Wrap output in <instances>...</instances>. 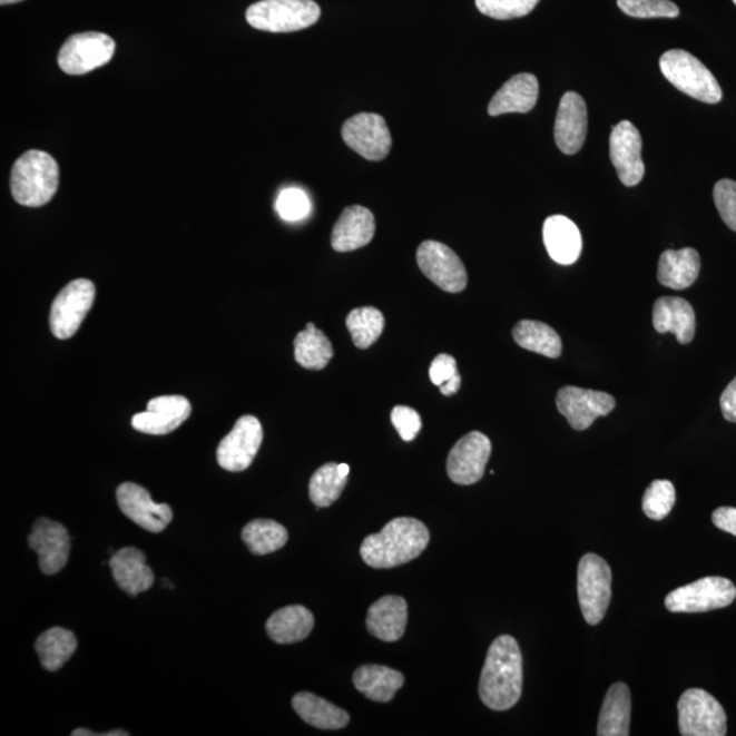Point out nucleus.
Listing matches in <instances>:
<instances>
[{
    "mask_svg": "<svg viewBox=\"0 0 736 736\" xmlns=\"http://www.w3.org/2000/svg\"><path fill=\"white\" fill-rule=\"evenodd\" d=\"M588 111L586 101L576 92H566L559 102L556 120V143L565 155H576L586 143Z\"/></svg>",
    "mask_w": 736,
    "mask_h": 736,
    "instance_id": "nucleus-20",
    "label": "nucleus"
},
{
    "mask_svg": "<svg viewBox=\"0 0 736 736\" xmlns=\"http://www.w3.org/2000/svg\"><path fill=\"white\" fill-rule=\"evenodd\" d=\"M543 241L552 261L559 265H573L580 258L582 237L579 227L561 215L547 218Z\"/></svg>",
    "mask_w": 736,
    "mask_h": 736,
    "instance_id": "nucleus-25",
    "label": "nucleus"
},
{
    "mask_svg": "<svg viewBox=\"0 0 736 736\" xmlns=\"http://www.w3.org/2000/svg\"><path fill=\"white\" fill-rule=\"evenodd\" d=\"M294 345L296 362L307 370L325 369L334 355L331 340L324 332L316 330L312 322L307 324L306 331L297 334Z\"/></svg>",
    "mask_w": 736,
    "mask_h": 736,
    "instance_id": "nucleus-34",
    "label": "nucleus"
},
{
    "mask_svg": "<svg viewBox=\"0 0 736 736\" xmlns=\"http://www.w3.org/2000/svg\"><path fill=\"white\" fill-rule=\"evenodd\" d=\"M294 707L302 720L320 729H340L349 726L350 715L326 699L312 695V693H300L292 698Z\"/></svg>",
    "mask_w": 736,
    "mask_h": 736,
    "instance_id": "nucleus-31",
    "label": "nucleus"
},
{
    "mask_svg": "<svg viewBox=\"0 0 736 736\" xmlns=\"http://www.w3.org/2000/svg\"><path fill=\"white\" fill-rule=\"evenodd\" d=\"M419 269L438 287L459 294L467 288L468 275L464 264L452 248L435 241H425L418 248Z\"/></svg>",
    "mask_w": 736,
    "mask_h": 736,
    "instance_id": "nucleus-11",
    "label": "nucleus"
},
{
    "mask_svg": "<svg viewBox=\"0 0 736 736\" xmlns=\"http://www.w3.org/2000/svg\"><path fill=\"white\" fill-rule=\"evenodd\" d=\"M675 501L677 492L670 480H655L645 491L642 510L650 520L661 521L671 513Z\"/></svg>",
    "mask_w": 736,
    "mask_h": 736,
    "instance_id": "nucleus-38",
    "label": "nucleus"
},
{
    "mask_svg": "<svg viewBox=\"0 0 736 736\" xmlns=\"http://www.w3.org/2000/svg\"><path fill=\"white\" fill-rule=\"evenodd\" d=\"M346 479L336 462L322 465L310 479V500L316 508H327L336 502L346 485Z\"/></svg>",
    "mask_w": 736,
    "mask_h": 736,
    "instance_id": "nucleus-36",
    "label": "nucleus"
},
{
    "mask_svg": "<svg viewBox=\"0 0 736 736\" xmlns=\"http://www.w3.org/2000/svg\"><path fill=\"white\" fill-rule=\"evenodd\" d=\"M631 697L628 685L614 684L601 707L598 735L628 736L630 734Z\"/></svg>",
    "mask_w": 736,
    "mask_h": 736,
    "instance_id": "nucleus-28",
    "label": "nucleus"
},
{
    "mask_svg": "<svg viewBox=\"0 0 736 736\" xmlns=\"http://www.w3.org/2000/svg\"><path fill=\"white\" fill-rule=\"evenodd\" d=\"M616 405L611 394L591 389L565 386L557 394L558 411L577 431L591 428L596 419L607 416Z\"/></svg>",
    "mask_w": 736,
    "mask_h": 736,
    "instance_id": "nucleus-14",
    "label": "nucleus"
},
{
    "mask_svg": "<svg viewBox=\"0 0 736 736\" xmlns=\"http://www.w3.org/2000/svg\"><path fill=\"white\" fill-rule=\"evenodd\" d=\"M346 327L352 342L361 350H367L381 337L385 330V318L379 308L361 307L352 310L346 318Z\"/></svg>",
    "mask_w": 736,
    "mask_h": 736,
    "instance_id": "nucleus-37",
    "label": "nucleus"
},
{
    "mask_svg": "<svg viewBox=\"0 0 736 736\" xmlns=\"http://www.w3.org/2000/svg\"><path fill=\"white\" fill-rule=\"evenodd\" d=\"M109 569L121 591L130 596L149 591L155 582L154 571L146 565V557L136 547H126L109 559Z\"/></svg>",
    "mask_w": 736,
    "mask_h": 736,
    "instance_id": "nucleus-23",
    "label": "nucleus"
},
{
    "mask_svg": "<svg viewBox=\"0 0 736 736\" xmlns=\"http://www.w3.org/2000/svg\"><path fill=\"white\" fill-rule=\"evenodd\" d=\"M491 441L479 431L461 438L450 450L448 474L455 484L471 485L484 477L491 455Z\"/></svg>",
    "mask_w": 736,
    "mask_h": 736,
    "instance_id": "nucleus-15",
    "label": "nucleus"
},
{
    "mask_svg": "<svg viewBox=\"0 0 736 736\" xmlns=\"http://www.w3.org/2000/svg\"><path fill=\"white\" fill-rule=\"evenodd\" d=\"M321 17L314 0H261L248 8L246 20L258 30L290 33L313 27Z\"/></svg>",
    "mask_w": 736,
    "mask_h": 736,
    "instance_id": "nucleus-5",
    "label": "nucleus"
},
{
    "mask_svg": "<svg viewBox=\"0 0 736 736\" xmlns=\"http://www.w3.org/2000/svg\"><path fill=\"white\" fill-rule=\"evenodd\" d=\"M276 209L283 220L301 222L310 215L312 203L301 188L291 187L279 193Z\"/></svg>",
    "mask_w": 736,
    "mask_h": 736,
    "instance_id": "nucleus-41",
    "label": "nucleus"
},
{
    "mask_svg": "<svg viewBox=\"0 0 736 736\" xmlns=\"http://www.w3.org/2000/svg\"><path fill=\"white\" fill-rule=\"evenodd\" d=\"M263 440L264 430L258 419L242 416L217 448L218 465L228 472L246 471L253 464Z\"/></svg>",
    "mask_w": 736,
    "mask_h": 736,
    "instance_id": "nucleus-12",
    "label": "nucleus"
},
{
    "mask_svg": "<svg viewBox=\"0 0 736 736\" xmlns=\"http://www.w3.org/2000/svg\"><path fill=\"white\" fill-rule=\"evenodd\" d=\"M392 423L394 429L405 442L415 440L422 430V418L413 408L399 405L392 411Z\"/></svg>",
    "mask_w": 736,
    "mask_h": 736,
    "instance_id": "nucleus-43",
    "label": "nucleus"
},
{
    "mask_svg": "<svg viewBox=\"0 0 736 736\" xmlns=\"http://www.w3.org/2000/svg\"><path fill=\"white\" fill-rule=\"evenodd\" d=\"M522 693V656L512 636L498 637L491 644L480 675L479 696L487 708H513Z\"/></svg>",
    "mask_w": 736,
    "mask_h": 736,
    "instance_id": "nucleus-1",
    "label": "nucleus"
},
{
    "mask_svg": "<svg viewBox=\"0 0 736 736\" xmlns=\"http://www.w3.org/2000/svg\"><path fill=\"white\" fill-rule=\"evenodd\" d=\"M28 544L38 553L40 570L47 576L59 573L69 561L70 534L59 522L48 519L36 520Z\"/></svg>",
    "mask_w": 736,
    "mask_h": 736,
    "instance_id": "nucleus-17",
    "label": "nucleus"
},
{
    "mask_svg": "<svg viewBox=\"0 0 736 736\" xmlns=\"http://www.w3.org/2000/svg\"><path fill=\"white\" fill-rule=\"evenodd\" d=\"M59 186V166L42 150H29L14 163L10 188L18 204L28 208L50 203Z\"/></svg>",
    "mask_w": 736,
    "mask_h": 736,
    "instance_id": "nucleus-3",
    "label": "nucleus"
},
{
    "mask_svg": "<svg viewBox=\"0 0 736 736\" xmlns=\"http://www.w3.org/2000/svg\"><path fill=\"white\" fill-rule=\"evenodd\" d=\"M735 599L733 581L724 577H704L668 593L665 603L671 612L696 614L732 606Z\"/></svg>",
    "mask_w": 736,
    "mask_h": 736,
    "instance_id": "nucleus-7",
    "label": "nucleus"
},
{
    "mask_svg": "<svg viewBox=\"0 0 736 736\" xmlns=\"http://www.w3.org/2000/svg\"><path fill=\"white\" fill-rule=\"evenodd\" d=\"M75 632L62 628H52L42 632L36 640L35 648L41 666L47 671H58L71 659L77 649Z\"/></svg>",
    "mask_w": 736,
    "mask_h": 736,
    "instance_id": "nucleus-32",
    "label": "nucleus"
},
{
    "mask_svg": "<svg viewBox=\"0 0 736 736\" xmlns=\"http://www.w3.org/2000/svg\"><path fill=\"white\" fill-rule=\"evenodd\" d=\"M71 735L72 736H96V735H99V734H96L94 732H89V729L78 728V729H76V732H72Z\"/></svg>",
    "mask_w": 736,
    "mask_h": 736,
    "instance_id": "nucleus-48",
    "label": "nucleus"
},
{
    "mask_svg": "<svg viewBox=\"0 0 736 736\" xmlns=\"http://www.w3.org/2000/svg\"><path fill=\"white\" fill-rule=\"evenodd\" d=\"M375 234L373 213L363 206L354 205L346 208L334 224L332 247L334 252L349 253L367 246Z\"/></svg>",
    "mask_w": 736,
    "mask_h": 736,
    "instance_id": "nucleus-22",
    "label": "nucleus"
},
{
    "mask_svg": "<svg viewBox=\"0 0 736 736\" xmlns=\"http://www.w3.org/2000/svg\"><path fill=\"white\" fill-rule=\"evenodd\" d=\"M679 732L684 736H724L727 716L717 699L703 689L686 690L678 703Z\"/></svg>",
    "mask_w": 736,
    "mask_h": 736,
    "instance_id": "nucleus-8",
    "label": "nucleus"
},
{
    "mask_svg": "<svg viewBox=\"0 0 736 736\" xmlns=\"http://www.w3.org/2000/svg\"><path fill=\"white\" fill-rule=\"evenodd\" d=\"M577 589L583 619L589 625L603 620L611 601L612 573L610 566L596 553H586L579 565Z\"/></svg>",
    "mask_w": 736,
    "mask_h": 736,
    "instance_id": "nucleus-6",
    "label": "nucleus"
},
{
    "mask_svg": "<svg viewBox=\"0 0 736 736\" xmlns=\"http://www.w3.org/2000/svg\"><path fill=\"white\" fill-rule=\"evenodd\" d=\"M115 48V41L105 33H78L67 39L60 48L58 65L66 75H87L107 65L114 57Z\"/></svg>",
    "mask_w": 736,
    "mask_h": 736,
    "instance_id": "nucleus-10",
    "label": "nucleus"
},
{
    "mask_svg": "<svg viewBox=\"0 0 736 736\" xmlns=\"http://www.w3.org/2000/svg\"><path fill=\"white\" fill-rule=\"evenodd\" d=\"M354 685L373 701L391 703L404 685V675L385 666H362L354 674Z\"/></svg>",
    "mask_w": 736,
    "mask_h": 736,
    "instance_id": "nucleus-30",
    "label": "nucleus"
},
{
    "mask_svg": "<svg viewBox=\"0 0 736 736\" xmlns=\"http://www.w3.org/2000/svg\"><path fill=\"white\" fill-rule=\"evenodd\" d=\"M641 150V134L631 121L624 120L614 127L610 137V157L618 178L625 186H637L644 178Z\"/></svg>",
    "mask_w": 736,
    "mask_h": 736,
    "instance_id": "nucleus-18",
    "label": "nucleus"
},
{
    "mask_svg": "<svg viewBox=\"0 0 736 736\" xmlns=\"http://www.w3.org/2000/svg\"><path fill=\"white\" fill-rule=\"evenodd\" d=\"M733 2H734V3H735V6H736V0H733Z\"/></svg>",
    "mask_w": 736,
    "mask_h": 736,
    "instance_id": "nucleus-50",
    "label": "nucleus"
},
{
    "mask_svg": "<svg viewBox=\"0 0 736 736\" xmlns=\"http://www.w3.org/2000/svg\"><path fill=\"white\" fill-rule=\"evenodd\" d=\"M342 136L352 150L369 161H381L391 154V131L381 115H355L343 125Z\"/></svg>",
    "mask_w": 736,
    "mask_h": 736,
    "instance_id": "nucleus-13",
    "label": "nucleus"
},
{
    "mask_svg": "<svg viewBox=\"0 0 736 736\" xmlns=\"http://www.w3.org/2000/svg\"><path fill=\"white\" fill-rule=\"evenodd\" d=\"M699 269L701 259L695 248L667 251L660 255L658 279L667 288L683 291L697 282Z\"/></svg>",
    "mask_w": 736,
    "mask_h": 736,
    "instance_id": "nucleus-27",
    "label": "nucleus"
},
{
    "mask_svg": "<svg viewBox=\"0 0 736 736\" xmlns=\"http://www.w3.org/2000/svg\"><path fill=\"white\" fill-rule=\"evenodd\" d=\"M192 415V404L185 395H160L151 399L146 411L133 416V428L139 433L166 435L179 429Z\"/></svg>",
    "mask_w": 736,
    "mask_h": 736,
    "instance_id": "nucleus-19",
    "label": "nucleus"
},
{
    "mask_svg": "<svg viewBox=\"0 0 736 736\" xmlns=\"http://www.w3.org/2000/svg\"><path fill=\"white\" fill-rule=\"evenodd\" d=\"M720 408L726 421L736 423V376L723 392Z\"/></svg>",
    "mask_w": 736,
    "mask_h": 736,
    "instance_id": "nucleus-46",
    "label": "nucleus"
},
{
    "mask_svg": "<svg viewBox=\"0 0 736 736\" xmlns=\"http://www.w3.org/2000/svg\"><path fill=\"white\" fill-rule=\"evenodd\" d=\"M539 2L540 0H477V8L480 13L494 20H514L531 13Z\"/></svg>",
    "mask_w": 736,
    "mask_h": 736,
    "instance_id": "nucleus-39",
    "label": "nucleus"
},
{
    "mask_svg": "<svg viewBox=\"0 0 736 736\" xmlns=\"http://www.w3.org/2000/svg\"><path fill=\"white\" fill-rule=\"evenodd\" d=\"M18 2H22V0H0V4H2V6L11 4V3H18Z\"/></svg>",
    "mask_w": 736,
    "mask_h": 736,
    "instance_id": "nucleus-49",
    "label": "nucleus"
},
{
    "mask_svg": "<svg viewBox=\"0 0 736 736\" xmlns=\"http://www.w3.org/2000/svg\"><path fill=\"white\" fill-rule=\"evenodd\" d=\"M514 342L527 351L550 359L562 354V340L551 326L539 321H520L513 330Z\"/></svg>",
    "mask_w": 736,
    "mask_h": 736,
    "instance_id": "nucleus-33",
    "label": "nucleus"
},
{
    "mask_svg": "<svg viewBox=\"0 0 736 736\" xmlns=\"http://www.w3.org/2000/svg\"><path fill=\"white\" fill-rule=\"evenodd\" d=\"M117 500L121 513L151 533H160L173 521V509L167 503H156L148 491L136 483L118 487Z\"/></svg>",
    "mask_w": 736,
    "mask_h": 736,
    "instance_id": "nucleus-16",
    "label": "nucleus"
},
{
    "mask_svg": "<svg viewBox=\"0 0 736 736\" xmlns=\"http://www.w3.org/2000/svg\"><path fill=\"white\" fill-rule=\"evenodd\" d=\"M95 297V284L90 279L77 278L67 284L52 303L50 325L53 336L59 340L75 336L92 308Z\"/></svg>",
    "mask_w": 736,
    "mask_h": 736,
    "instance_id": "nucleus-9",
    "label": "nucleus"
},
{
    "mask_svg": "<svg viewBox=\"0 0 736 736\" xmlns=\"http://www.w3.org/2000/svg\"><path fill=\"white\" fill-rule=\"evenodd\" d=\"M618 8L632 18H677L678 6L670 0H618Z\"/></svg>",
    "mask_w": 736,
    "mask_h": 736,
    "instance_id": "nucleus-40",
    "label": "nucleus"
},
{
    "mask_svg": "<svg viewBox=\"0 0 736 736\" xmlns=\"http://www.w3.org/2000/svg\"><path fill=\"white\" fill-rule=\"evenodd\" d=\"M539 99L538 78L529 72H521L510 78L503 87L498 90L489 105L491 117H500L503 114H527L532 111Z\"/></svg>",
    "mask_w": 736,
    "mask_h": 736,
    "instance_id": "nucleus-24",
    "label": "nucleus"
},
{
    "mask_svg": "<svg viewBox=\"0 0 736 736\" xmlns=\"http://www.w3.org/2000/svg\"><path fill=\"white\" fill-rule=\"evenodd\" d=\"M429 543L430 531L422 521L400 517L364 539L361 556L370 568L391 569L416 559Z\"/></svg>",
    "mask_w": 736,
    "mask_h": 736,
    "instance_id": "nucleus-2",
    "label": "nucleus"
},
{
    "mask_svg": "<svg viewBox=\"0 0 736 736\" xmlns=\"http://www.w3.org/2000/svg\"><path fill=\"white\" fill-rule=\"evenodd\" d=\"M461 386V375L458 374L454 376V379L448 381L446 383H443V385L440 386V391L443 395H453L460 391Z\"/></svg>",
    "mask_w": 736,
    "mask_h": 736,
    "instance_id": "nucleus-47",
    "label": "nucleus"
},
{
    "mask_svg": "<svg viewBox=\"0 0 736 736\" xmlns=\"http://www.w3.org/2000/svg\"><path fill=\"white\" fill-rule=\"evenodd\" d=\"M459 374L458 362L448 354L438 355L430 366V379L438 387Z\"/></svg>",
    "mask_w": 736,
    "mask_h": 736,
    "instance_id": "nucleus-44",
    "label": "nucleus"
},
{
    "mask_svg": "<svg viewBox=\"0 0 736 736\" xmlns=\"http://www.w3.org/2000/svg\"><path fill=\"white\" fill-rule=\"evenodd\" d=\"M242 539L255 556H267L287 544L288 532L276 521L254 520L243 528Z\"/></svg>",
    "mask_w": 736,
    "mask_h": 736,
    "instance_id": "nucleus-35",
    "label": "nucleus"
},
{
    "mask_svg": "<svg viewBox=\"0 0 736 736\" xmlns=\"http://www.w3.org/2000/svg\"><path fill=\"white\" fill-rule=\"evenodd\" d=\"M712 521L722 531L736 537V508L724 507L716 509L714 514H712Z\"/></svg>",
    "mask_w": 736,
    "mask_h": 736,
    "instance_id": "nucleus-45",
    "label": "nucleus"
},
{
    "mask_svg": "<svg viewBox=\"0 0 736 736\" xmlns=\"http://www.w3.org/2000/svg\"><path fill=\"white\" fill-rule=\"evenodd\" d=\"M313 628V614L303 606L279 608L266 622L267 635L277 644L303 641Z\"/></svg>",
    "mask_w": 736,
    "mask_h": 736,
    "instance_id": "nucleus-29",
    "label": "nucleus"
},
{
    "mask_svg": "<svg viewBox=\"0 0 736 736\" xmlns=\"http://www.w3.org/2000/svg\"><path fill=\"white\" fill-rule=\"evenodd\" d=\"M408 622L406 601L400 596H385L370 607L366 626L381 641L394 642L404 636Z\"/></svg>",
    "mask_w": 736,
    "mask_h": 736,
    "instance_id": "nucleus-26",
    "label": "nucleus"
},
{
    "mask_svg": "<svg viewBox=\"0 0 736 736\" xmlns=\"http://www.w3.org/2000/svg\"><path fill=\"white\" fill-rule=\"evenodd\" d=\"M654 327L656 332L673 333L679 344H690L696 334V313L683 297L663 296L655 302Z\"/></svg>",
    "mask_w": 736,
    "mask_h": 736,
    "instance_id": "nucleus-21",
    "label": "nucleus"
},
{
    "mask_svg": "<svg viewBox=\"0 0 736 736\" xmlns=\"http://www.w3.org/2000/svg\"><path fill=\"white\" fill-rule=\"evenodd\" d=\"M714 199L723 222L736 233V181L722 179L714 188Z\"/></svg>",
    "mask_w": 736,
    "mask_h": 736,
    "instance_id": "nucleus-42",
    "label": "nucleus"
},
{
    "mask_svg": "<svg viewBox=\"0 0 736 736\" xmlns=\"http://www.w3.org/2000/svg\"><path fill=\"white\" fill-rule=\"evenodd\" d=\"M660 70L680 92L707 105L723 99V90L701 60L684 50H670L660 58Z\"/></svg>",
    "mask_w": 736,
    "mask_h": 736,
    "instance_id": "nucleus-4",
    "label": "nucleus"
}]
</instances>
